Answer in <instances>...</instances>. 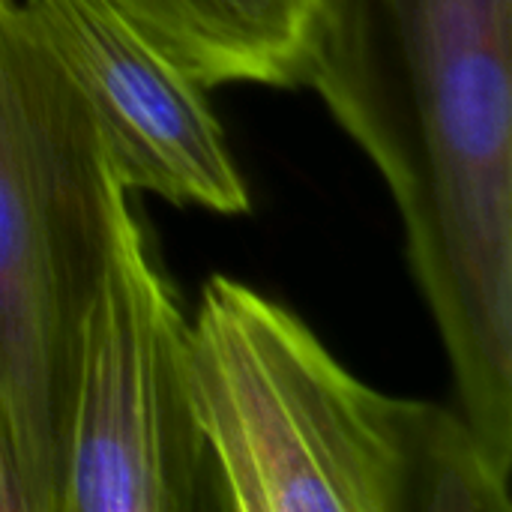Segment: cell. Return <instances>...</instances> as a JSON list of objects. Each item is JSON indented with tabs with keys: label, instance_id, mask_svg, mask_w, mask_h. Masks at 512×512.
Masks as SVG:
<instances>
[{
	"label": "cell",
	"instance_id": "cell-7",
	"mask_svg": "<svg viewBox=\"0 0 512 512\" xmlns=\"http://www.w3.org/2000/svg\"><path fill=\"white\" fill-rule=\"evenodd\" d=\"M0 512H54L21 435L0 402Z\"/></svg>",
	"mask_w": 512,
	"mask_h": 512
},
{
	"label": "cell",
	"instance_id": "cell-4",
	"mask_svg": "<svg viewBox=\"0 0 512 512\" xmlns=\"http://www.w3.org/2000/svg\"><path fill=\"white\" fill-rule=\"evenodd\" d=\"M60 512H222L195 414L189 318L132 204L81 330Z\"/></svg>",
	"mask_w": 512,
	"mask_h": 512
},
{
	"label": "cell",
	"instance_id": "cell-3",
	"mask_svg": "<svg viewBox=\"0 0 512 512\" xmlns=\"http://www.w3.org/2000/svg\"><path fill=\"white\" fill-rule=\"evenodd\" d=\"M126 210L81 93L0 0V402L54 512L81 330Z\"/></svg>",
	"mask_w": 512,
	"mask_h": 512
},
{
	"label": "cell",
	"instance_id": "cell-2",
	"mask_svg": "<svg viewBox=\"0 0 512 512\" xmlns=\"http://www.w3.org/2000/svg\"><path fill=\"white\" fill-rule=\"evenodd\" d=\"M189 372L222 512H474L495 492L462 411L363 384L237 279L204 285Z\"/></svg>",
	"mask_w": 512,
	"mask_h": 512
},
{
	"label": "cell",
	"instance_id": "cell-5",
	"mask_svg": "<svg viewBox=\"0 0 512 512\" xmlns=\"http://www.w3.org/2000/svg\"><path fill=\"white\" fill-rule=\"evenodd\" d=\"M81 93L117 180L219 216L249 210L246 180L207 87L99 0H18Z\"/></svg>",
	"mask_w": 512,
	"mask_h": 512
},
{
	"label": "cell",
	"instance_id": "cell-1",
	"mask_svg": "<svg viewBox=\"0 0 512 512\" xmlns=\"http://www.w3.org/2000/svg\"><path fill=\"white\" fill-rule=\"evenodd\" d=\"M300 84L381 174L459 411L512 477V0H315Z\"/></svg>",
	"mask_w": 512,
	"mask_h": 512
},
{
	"label": "cell",
	"instance_id": "cell-6",
	"mask_svg": "<svg viewBox=\"0 0 512 512\" xmlns=\"http://www.w3.org/2000/svg\"><path fill=\"white\" fill-rule=\"evenodd\" d=\"M204 87L303 81L315 0H99Z\"/></svg>",
	"mask_w": 512,
	"mask_h": 512
}]
</instances>
